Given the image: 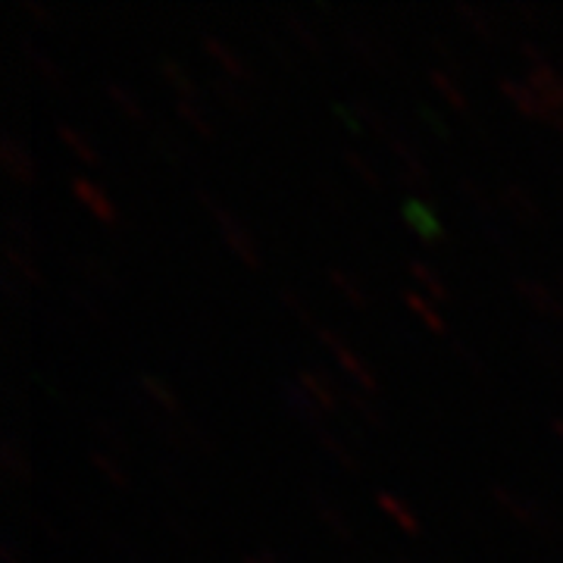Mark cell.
I'll return each mask as SVG.
<instances>
[{
  "instance_id": "1",
  "label": "cell",
  "mask_w": 563,
  "mask_h": 563,
  "mask_svg": "<svg viewBox=\"0 0 563 563\" xmlns=\"http://www.w3.org/2000/svg\"><path fill=\"white\" fill-rule=\"evenodd\" d=\"M195 195H198V201L210 210V217L217 220L222 239H225V244L235 251V257H239L242 263H247V266H257V263H261V257H257V247H254V242H251V235L244 232V225L239 222V217H235L229 207H222V203L217 201V195H210L207 188H195Z\"/></svg>"
},
{
  "instance_id": "2",
  "label": "cell",
  "mask_w": 563,
  "mask_h": 563,
  "mask_svg": "<svg viewBox=\"0 0 563 563\" xmlns=\"http://www.w3.org/2000/svg\"><path fill=\"white\" fill-rule=\"evenodd\" d=\"M342 41L347 44V51H354V57L369 69H383L385 63L395 57V47L379 32H366L354 22L342 25Z\"/></svg>"
},
{
  "instance_id": "3",
  "label": "cell",
  "mask_w": 563,
  "mask_h": 563,
  "mask_svg": "<svg viewBox=\"0 0 563 563\" xmlns=\"http://www.w3.org/2000/svg\"><path fill=\"white\" fill-rule=\"evenodd\" d=\"M66 263L79 273L81 279H88L98 288H107V291H122V279L117 276V269L110 263L98 257V254H88V251H69L66 254Z\"/></svg>"
},
{
  "instance_id": "4",
  "label": "cell",
  "mask_w": 563,
  "mask_h": 563,
  "mask_svg": "<svg viewBox=\"0 0 563 563\" xmlns=\"http://www.w3.org/2000/svg\"><path fill=\"white\" fill-rule=\"evenodd\" d=\"M317 335H320V342L325 344V347H332V354H335V361H339V366L344 369V376H351V379L361 385L366 395H373V391L379 388V385H376V379L369 376V369H366V366H363V363L357 361V357H354L347 347H344V342L339 339V335H335V332H332V329L317 325Z\"/></svg>"
},
{
  "instance_id": "5",
  "label": "cell",
  "mask_w": 563,
  "mask_h": 563,
  "mask_svg": "<svg viewBox=\"0 0 563 563\" xmlns=\"http://www.w3.org/2000/svg\"><path fill=\"white\" fill-rule=\"evenodd\" d=\"M514 288L523 295L526 301L532 303L539 313L544 317H551V320H563V301L561 295L551 288V285H544V282L532 279V276H514Z\"/></svg>"
},
{
  "instance_id": "6",
  "label": "cell",
  "mask_w": 563,
  "mask_h": 563,
  "mask_svg": "<svg viewBox=\"0 0 563 563\" xmlns=\"http://www.w3.org/2000/svg\"><path fill=\"white\" fill-rule=\"evenodd\" d=\"M201 47L210 54V57H213V60L220 63V69L225 73V76H232V79L242 81V85H247V88L254 85V73L247 69V63H244L242 57L225 44V41L217 38V35H210V32H203Z\"/></svg>"
},
{
  "instance_id": "7",
  "label": "cell",
  "mask_w": 563,
  "mask_h": 563,
  "mask_svg": "<svg viewBox=\"0 0 563 563\" xmlns=\"http://www.w3.org/2000/svg\"><path fill=\"white\" fill-rule=\"evenodd\" d=\"M279 391H282V401H285V407H288L298 420L307 422L310 429L322 426V407L313 401L307 391H303L298 379H282Z\"/></svg>"
},
{
  "instance_id": "8",
  "label": "cell",
  "mask_w": 563,
  "mask_h": 563,
  "mask_svg": "<svg viewBox=\"0 0 563 563\" xmlns=\"http://www.w3.org/2000/svg\"><path fill=\"white\" fill-rule=\"evenodd\" d=\"M488 495L495 498L498 507H504L517 523H526V526H536L539 520V501H529V498H520V495H514L507 485L501 483H492L488 485Z\"/></svg>"
},
{
  "instance_id": "9",
  "label": "cell",
  "mask_w": 563,
  "mask_h": 563,
  "mask_svg": "<svg viewBox=\"0 0 563 563\" xmlns=\"http://www.w3.org/2000/svg\"><path fill=\"white\" fill-rule=\"evenodd\" d=\"M210 88H213V95H217L222 103H229L232 110H239L244 117H254V98H251L247 85L235 81L232 76H225V73H217V76H210Z\"/></svg>"
},
{
  "instance_id": "10",
  "label": "cell",
  "mask_w": 563,
  "mask_h": 563,
  "mask_svg": "<svg viewBox=\"0 0 563 563\" xmlns=\"http://www.w3.org/2000/svg\"><path fill=\"white\" fill-rule=\"evenodd\" d=\"M0 163L7 166V173L16 181H32V176H35L29 151L13 135H0Z\"/></svg>"
},
{
  "instance_id": "11",
  "label": "cell",
  "mask_w": 563,
  "mask_h": 563,
  "mask_svg": "<svg viewBox=\"0 0 563 563\" xmlns=\"http://www.w3.org/2000/svg\"><path fill=\"white\" fill-rule=\"evenodd\" d=\"M498 195H501V201L520 217V220L529 222H539L542 220V210H539V201L532 198V191L520 185V181H501V188H498Z\"/></svg>"
},
{
  "instance_id": "12",
  "label": "cell",
  "mask_w": 563,
  "mask_h": 563,
  "mask_svg": "<svg viewBox=\"0 0 563 563\" xmlns=\"http://www.w3.org/2000/svg\"><path fill=\"white\" fill-rule=\"evenodd\" d=\"M273 13H276V20L282 22V29H285V32H291V35L301 41L310 54H322L320 35L310 29V22L303 20L298 10H291V7H273Z\"/></svg>"
},
{
  "instance_id": "13",
  "label": "cell",
  "mask_w": 563,
  "mask_h": 563,
  "mask_svg": "<svg viewBox=\"0 0 563 563\" xmlns=\"http://www.w3.org/2000/svg\"><path fill=\"white\" fill-rule=\"evenodd\" d=\"M498 85H501L504 95L517 103L520 110H523L526 117H536V120H542L544 103H542V98H539V91H536L529 81H517V79H510V76H501V79H498Z\"/></svg>"
},
{
  "instance_id": "14",
  "label": "cell",
  "mask_w": 563,
  "mask_h": 563,
  "mask_svg": "<svg viewBox=\"0 0 563 563\" xmlns=\"http://www.w3.org/2000/svg\"><path fill=\"white\" fill-rule=\"evenodd\" d=\"M66 301L73 303L76 310H81L85 317L91 322H110V313H107V307H103V301L85 285V282H69L66 285Z\"/></svg>"
},
{
  "instance_id": "15",
  "label": "cell",
  "mask_w": 563,
  "mask_h": 563,
  "mask_svg": "<svg viewBox=\"0 0 563 563\" xmlns=\"http://www.w3.org/2000/svg\"><path fill=\"white\" fill-rule=\"evenodd\" d=\"M69 188L76 191V198H79V201L85 203L98 220L103 222L113 220V203L107 201V195H103L95 181H88L85 176H69Z\"/></svg>"
},
{
  "instance_id": "16",
  "label": "cell",
  "mask_w": 563,
  "mask_h": 563,
  "mask_svg": "<svg viewBox=\"0 0 563 563\" xmlns=\"http://www.w3.org/2000/svg\"><path fill=\"white\" fill-rule=\"evenodd\" d=\"M454 13L461 16L479 38L492 41L495 38V20H492V10L488 7H483V3H476V0H454Z\"/></svg>"
},
{
  "instance_id": "17",
  "label": "cell",
  "mask_w": 563,
  "mask_h": 563,
  "mask_svg": "<svg viewBox=\"0 0 563 563\" xmlns=\"http://www.w3.org/2000/svg\"><path fill=\"white\" fill-rule=\"evenodd\" d=\"M426 79L432 81V88H435V91H442L444 98L454 103L461 113H466L470 120H476V117H473V107H470L466 95L461 91V85H457V79H454L448 69H442V66H429V69H426Z\"/></svg>"
},
{
  "instance_id": "18",
  "label": "cell",
  "mask_w": 563,
  "mask_h": 563,
  "mask_svg": "<svg viewBox=\"0 0 563 563\" xmlns=\"http://www.w3.org/2000/svg\"><path fill=\"white\" fill-rule=\"evenodd\" d=\"M295 379L301 383V388L320 404L322 410H335V388L329 383V376H322L320 369H298Z\"/></svg>"
},
{
  "instance_id": "19",
  "label": "cell",
  "mask_w": 563,
  "mask_h": 563,
  "mask_svg": "<svg viewBox=\"0 0 563 563\" xmlns=\"http://www.w3.org/2000/svg\"><path fill=\"white\" fill-rule=\"evenodd\" d=\"M523 339L526 344H529V347H532V351L548 363V366H554V369L561 366V344L554 342V335H551L548 329L536 325V322H529V325L523 329Z\"/></svg>"
},
{
  "instance_id": "20",
  "label": "cell",
  "mask_w": 563,
  "mask_h": 563,
  "mask_svg": "<svg viewBox=\"0 0 563 563\" xmlns=\"http://www.w3.org/2000/svg\"><path fill=\"white\" fill-rule=\"evenodd\" d=\"M313 435H317V444H320L322 451H325L332 461L339 463L342 470H347V473H357V470H361V463H357V457H354V451H351L339 435H332L325 426H317V429H313Z\"/></svg>"
},
{
  "instance_id": "21",
  "label": "cell",
  "mask_w": 563,
  "mask_h": 563,
  "mask_svg": "<svg viewBox=\"0 0 563 563\" xmlns=\"http://www.w3.org/2000/svg\"><path fill=\"white\" fill-rule=\"evenodd\" d=\"M310 501H313V507H317V514L322 517V523L329 526L342 542H351L354 539V532H351V526H347V520H344V514L335 507V504L329 501L322 492H317V488H310Z\"/></svg>"
},
{
  "instance_id": "22",
  "label": "cell",
  "mask_w": 563,
  "mask_h": 563,
  "mask_svg": "<svg viewBox=\"0 0 563 563\" xmlns=\"http://www.w3.org/2000/svg\"><path fill=\"white\" fill-rule=\"evenodd\" d=\"M0 466L7 470V476H13V479H29V473H32V466H29V457H25V451H22L16 439L7 432L3 439H0Z\"/></svg>"
},
{
  "instance_id": "23",
  "label": "cell",
  "mask_w": 563,
  "mask_h": 563,
  "mask_svg": "<svg viewBox=\"0 0 563 563\" xmlns=\"http://www.w3.org/2000/svg\"><path fill=\"white\" fill-rule=\"evenodd\" d=\"M3 266L7 269H13L16 276L22 279V285L25 282H32V285H38L41 276H38V266L32 263V257H29V251L25 247H20V244H13V242H3Z\"/></svg>"
},
{
  "instance_id": "24",
  "label": "cell",
  "mask_w": 563,
  "mask_h": 563,
  "mask_svg": "<svg viewBox=\"0 0 563 563\" xmlns=\"http://www.w3.org/2000/svg\"><path fill=\"white\" fill-rule=\"evenodd\" d=\"M157 69H161L163 79L176 88V95H185V98H198V85L188 79L185 66H181L176 57H166V54H161V57H157Z\"/></svg>"
},
{
  "instance_id": "25",
  "label": "cell",
  "mask_w": 563,
  "mask_h": 563,
  "mask_svg": "<svg viewBox=\"0 0 563 563\" xmlns=\"http://www.w3.org/2000/svg\"><path fill=\"white\" fill-rule=\"evenodd\" d=\"M344 398L351 401V407L357 410V417H361L369 429H385V417H383V410H379V404L369 401V395H366L363 388H351V383H347V388H344Z\"/></svg>"
},
{
  "instance_id": "26",
  "label": "cell",
  "mask_w": 563,
  "mask_h": 563,
  "mask_svg": "<svg viewBox=\"0 0 563 563\" xmlns=\"http://www.w3.org/2000/svg\"><path fill=\"white\" fill-rule=\"evenodd\" d=\"M461 191L466 195V201L476 207L479 220H483V217H495V213H498V210H495V201L488 198V191L483 188V181L476 179L470 169H463L461 173Z\"/></svg>"
},
{
  "instance_id": "27",
  "label": "cell",
  "mask_w": 563,
  "mask_h": 563,
  "mask_svg": "<svg viewBox=\"0 0 563 563\" xmlns=\"http://www.w3.org/2000/svg\"><path fill=\"white\" fill-rule=\"evenodd\" d=\"M176 113L181 120L188 122L191 129H198L203 139H213V125H210V117L203 113V107L198 98H185V95H176Z\"/></svg>"
},
{
  "instance_id": "28",
  "label": "cell",
  "mask_w": 563,
  "mask_h": 563,
  "mask_svg": "<svg viewBox=\"0 0 563 563\" xmlns=\"http://www.w3.org/2000/svg\"><path fill=\"white\" fill-rule=\"evenodd\" d=\"M3 229H7V242L20 244L25 251L35 247V232H32V225H29V220L22 217L20 210H13V207L3 210Z\"/></svg>"
},
{
  "instance_id": "29",
  "label": "cell",
  "mask_w": 563,
  "mask_h": 563,
  "mask_svg": "<svg viewBox=\"0 0 563 563\" xmlns=\"http://www.w3.org/2000/svg\"><path fill=\"white\" fill-rule=\"evenodd\" d=\"M401 213H404V220L410 222V225L420 232L422 239H435V235H439V222H435L432 210H429L422 201H404Z\"/></svg>"
},
{
  "instance_id": "30",
  "label": "cell",
  "mask_w": 563,
  "mask_h": 563,
  "mask_svg": "<svg viewBox=\"0 0 563 563\" xmlns=\"http://www.w3.org/2000/svg\"><path fill=\"white\" fill-rule=\"evenodd\" d=\"M139 385L141 391L151 398V401L161 407L163 413H179V401H176V395L166 388V383H161L157 376H151V373H139Z\"/></svg>"
},
{
  "instance_id": "31",
  "label": "cell",
  "mask_w": 563,
  "mask_h": 563,
  "mask_svg": "<svg viewBox=\"0 0 563 563\" xmlns=\"http://www.w3.org/2000/svg\"><path fill=\"white\" fill-rule=\"evenodd\" d=\"M54 125H57V135L66 141V147H69L81 163H88V166H101V157H98V154H95V147H91V144L76 132V125H69L66 120H57Z\"/></svg>"
},
{
  "instance_id": "32",
  "label": "cell",
  "mask_w": 563,
  "mask_h": 563,
  "mask_svg": "<svg viewBox=\"0 0 563 563\" xmlns=\"http://www.w3.org/2000/svg\"><path fill=\"white\" fill-rule=\"evenodd\" d=\"M20 51H22V54H25V60H29V63H32V66H35V69H38L41 79L51 81V85H60V66L51 60V57H47V54L41 51L35 41L20 38Z\"/></svg>"
},
{
  "instance_id": "33",
  "label": "cell",
  "mask_w": 563,
  "mask_h": 563,
  "mask_svg": "<svg viewBox=\"0 0 563 563\" xmlns=\"http://www.w3.org/2000/svg\"><path fill=\"white\" fill-rule=\"evenodd\" d=\"M376 504L383 507L385 514H388V517H391L395 523L401 526L407 536H417V532H420V523H417V517H413V514H410V510H407V507H404V504L398 501V498H395L391 492H376Z\"/></svg>"
},
{
  "instance_id": "34",
  "label": "cell",
  "mask_w": 563,
  "mask_h": 563,
  "mask_svg": "<svg viewBox=\"0 0 563 563\" xmlns=\"http://www.w3.org/2000/svg\"><path fill=\"white\" fill-rule=\"evenodd\" d=\"M101 85H103V91H107V98L117 103L120 110H125V113H129L132 120H139V122L147 120V117H144V110H141L139 98H135V95H132V91H129V88H125L122 81L103 79Z\"/></svg>"
},
{
  "instance_id": "35",
  "label": "cell",
  "mask_w": 563,
  "mask_h": 563,
  "mask_svg": "<svg viewBox=\"0 0 563 563\" xmlns=\"http://www.w3.org/2000/svg\"><path fill=\"white\" fill-rule=\"evenodd\" d=\"M325 279L332 282V285H335V288H339V291H342L344 298L354 303V307H366V303H369V298H366V291L357 285V279H354V276H347V273L339 269V266H329V269H325Z\"/></svg>"
},
{
  "instance_id": "36",
  "label": "cell",
  "mask_w": 563,
  "mask_h": 563,
  "mask_svg": "<svg viewBox=\"0 0 563 563\" xmlns=\"http://www.w3.org/2000/svg\"><path fill=\"white\" fill-rule=\"evenodd\" d=\"M88 426H91V432H95L107 448H113L117 454H129V439L122 435V429L117 422L107 420V417H95Z\"/></svg>"
},
{
  "instance_id": "37",
  "label": "cell",
  "mask_w": 563,
  "mask_h": 563,
  "mask_svg": "<svg viewBox=\"0 0 563 563\" xmlns=\"http://www.w3.org/2000/svg\"><path fill=\"white\" fill-rule=\"evenodd\" d=\"M407 273L413 276V279L420 282L422 288H426V295L432 298V301H444L448 298V288L442 285V279L426 266L422 261H407Z\"/></svg>"
},
{
  "instance_id": "38",
  "label": "cell",
  "mask_w": 563,
  "mask_h": 563,
  "mask_svg": "<svg viewBox=\"0 0 563 563\" xmlns=\"http://www.w3.org/2000/svg\"><path fill=\"white\" fill-rule=\"evenodd\" d=\"M166 529H169L181 544H191V548H201L203 544L201 526H195L188 517H181V514H166Z\"/></svg>"
},
{
  "instance_id": "39",
  "label": "cell",
  "mask_w": 563,
  "mask_h": 563,
  "mask_svg": "<svg viewBox=\"0 0 563 563\" xmlns=\"http://www.w3.org/2000/svg\"><path fill=\"white\" fill-rule=\"evenodd\" d=\"M313 185L320 188V195L325 198V203H329V207H335L339 213L347 207V203H344V191L339 188V181L332 179L325 169H313Z\"/></svg>"
},
{
  "instance_id": "40",
  "label": "cell",
  "mask_w": 563,
  "mask_h": 563,
  "mask_svg": "<svg viewBox=\"0 0 563 563\" xmlns=\"http://www.w3.org/2000/svg\"><path fill=\"white\" fill-rule=\"evenodd\" d=\"M429 47H432V51H435V54L442 57L444 69H448V73H451L454 79L466 73V66H463L461 57L454 54V47H451V44H448V41H444L442 35H439V32H432V35H429Z\"/></svg>"
},
{
  "instance_id": "41",
  "label": "cell",
  "mask_w": 563,
  "mask_h": 563,
  "mask_svg": "<svg viewBox=\"0 0 563 563\" xmlns=\"http://www.w3.org/2000/svg\"><path fill=\"white\" fill-rule=\"evenodd\" d=\"M404 301H407V307H410V310H413V313H417V317H420V320L426 322L432 332H444L442 317H439V313H435V310L426 303V298H422V295H417V291H404Z\"/></svg>"
},
{
  "instance_id": "42",
  "label": "cell",
  "mask_w": 563,
  "mask_h": 563,
  "mask_svg": "<svg viewBox=\"0 0 563 563\" xmlns=\"http://www.w3.org/2000/svg\"><path fill=\"white\" fill-rule=\"evenodd\" d=\"M344 163H347V166H351V169H354V173H357V176H361V179L366 181L369 188L383 191V179L376 176V169H373V166H369V161H366V157H361L357 151L344 147Z\"/></svg>"
},
{
  "instance_id": "43",
  "label": "cell",
  "mask_w": 563,
  "mask_h": 563,
  "mask_svg": "<svg viewBox=\"0 0 563 563\" xmlns=\"http://www.w3.org/2000/svg\"><path fill=\"white\" fill-rule=\"evenodd\" d=\"M279 301L298 317L301 322H307V325H317V320H313V313H310V307L303 303V298L291 288V285H279Z\"/></svg>"
},
{
  "instance_id": "44",
  "label": "cell",
  "mask_w": 563,
  "mask_h": 563,
  "mask_svg": "<svg viewBox=\"0 0 563 563\" xmlns=\"http://www.w3.org/2000/svg\"><path fill=\"white\" fill-rule=\"evenodd\" d=\"M88 457H91V463H95V466L101 470V476H103V479H107V483L120 485V488H122V485H129V479H125V473H122L120 466L110 461L107 454H103L101 448H91V451H88Z\"/></svg>"
},
{
  "instance_id": "45",
  "label": "cell",
  "mask_w": 563,
  "mask_h": 563,
  "mask_svg": "<svg viewBox=\"0 0 563 563\" xmlns=\"http://www.w3.org/2000/svg\"><path fill=\"white\" fill-rule=\"evenodd\" d=\"M451 347H454V354H457V357H461V361L470 366V373H473L476 379L488 383V369H485L483 357H479V354H476V351H473L470 344L461 342V339H451Z\"/></svg>"
},
{
  "instance_id": "46",
  "label": "cell",
  "mask_w": 563,
  "mask_h": 563,
  "mask_svg": "<svg viewBox=\"0 0 563 563\" xmlns=\"http://www.w3.org/2000/svg\"><path fill=\"white\" fill-rule=\"evenodd\" d=\"M154 147H157L161 154H166L169 161H181V157H185V151H188V147H185V141L176 139V135H173V132H166V129H157V132H154Z\"/></svg>"
},
{
  "instance_id": "47",
  "label": "cell",
  "mask_w": 563,
  "mask_h": 563,
  "mask_svg": "<svg viewBox=\"0 0 563 563\" xmlns=\"http://www.w3.org/2000/svg\"><path fill=\"white\" fill-rule=\"evenodd\" d=\"M20 276L13 273V269H0V291H3V298L7 303H20L22 301V285H20Z\"/></svg>"
},
{
  "instance_id": "48",
  "label": "cell",
  "mask_w": 563,
  "mask_h": 563,
  "mask_svg": "<svg viewBox=\"0 0 563 563\" xmlns=\"http://www.w3.org/2000/svg\"><path fill=\"white\" fill-rule=\"evenodd\" d=\"M47 325H54V332L63 335V339H76V335H79V322L69 320V317H63V313H57V310L47 317Z\"/></svg>"
},
{
  "instance_id": "49",
  "label": "cell",
  "mask_w": 563,
  "mask_h": 563,
  "mask_svg": "<svg viewBox=\"0 0 563 563\" xmlns=\"http://www.w3.org/2000/svg\"><path fill=\"white\" fill-rule=\"evenodd\" d=\"M20 7L41 25H54V13H51V7H44L41 0H20Z\"/></svg>"
},
{
  "instance_id": "50",
  "label": "cell",
  "mask_w": 563,
  "mask_h": 563,
  "mask_svg": "<svg viewBox=\"0 0 563 563\" xmlns=\"http://www.w3.org/2000/svg\"><path fill=\"white\" fill-rule=\"evenodd\" d=\"M517 51H520V54H523L526 60L532 63V66H544V51H542V44H536V41H529V38H523V41H517Z\"/></svg>"
},
{
  "instance_id": "51",
  "label": "cell",
  "mask_w": 563,
  "mask_h": 563,
  "mask_svg": "<svg viewBox=\"0 0 563 563\" xmlns=\"http://www.w3.org/2000/svg\"><path fill=\"white\" fill-rule=\"evenodd\" d=\"M25 520H29V523H35V529H41L44 536L57 539V529H54V523H51L47 517H41V514H35V510H25Z\"/></svg>"
},
{
  "instance_id": "52",
  "label": "cell",
  "mask_w": 563,
  "mask_h": 563,
  "mask_svg": "<svg viewBox=\"0 0 563 563\" xmlns=\"http://www.w3.org/2000/svg\"><path fill=\"white\" fill-rule=\"evenodd\" d=\"M0 563H29V561L22 558L20 548H16V544L7 542V539H3V542H0Z\"/></svg>"
},
{
  "instance_id": "53",
  "label": "cell",
  "mask_w": 563,
  "mask_h": 563,
  "mask_svg": "<svg viewBox=\"0 0 563 563\" xmlns=\"http://www.w3.org/2000/svg\"><path fill=\"white\" fill-rule=\"evenodd\" d=\"M242 563H285L273 548H261L257 554H244Z\"/></svg>"
},
{
  "instance_id": "54",
  "label": "cell",
  "mask_w": 563,
  "mask_h": 563,
  "mask_svg": "<svg viewBox=\"0 0 563 563\" xmlns=\"http://www.w3.org/2000/svg\"><path fill=\"white\" fill-rule=\"evenodd\" d=\"M510 10L526 22H532L536 16H539V13H536V7H532V3H526V0H514V3H510Z\"/></svg>"
},
{
  "instance_id": "55",
  "label": "cell",
  "mask_w": 563,
  "mask_h": 563,
  "mask_svg": "<svg viewBox=\"0 0 563 563\" xmlns=\"http://www.w3.org/2000/svg\"><path fill=\"white\" fill-rule=\"evenodd\" d=\"M335 113H339V117H342V120L351 125V129H357V113H354V107H351V103L339 101L335 103Z\"/></svg>"
},
{
  "instance_id": "56",
  "label": "cell",
  "mask_w": 563,
  "mask_h": 563,
  "mask_svg": "<svg viewBox=\"0 0 563 563\" xmlns=\"http://www.w3.org/2000/svg\"><path fill=\"white\" fill-rule=\"evenodd\" d=\"M420 117H422V120L432 122V129H435L439 135H444V122L439 120V113H435L432 107H426V103H420Z\"/></svg>"
},
{
  "instance_id": "57",
  "label": "cell",
  "mask_w": 563,
  "mask_h": 563,
  "mask_svg": "<svg viewBox=\"0 0 563 563\" xmlns=\"http://www.w3.org/2000/svg\"><path fill=\"white\" fill-rule=\"evenodd\" d=\"M548 426L554 429V435H558V439H563V417H551V420H548Z\"/></svg>"
},
{
  "instance_id": "58",
  "label": "cell",
  "mask_w": 563,
  "mask_h": 563,
  "mask_svg": "<svg viewBox=\"0 0 563 563\" xmlns=\"http://www.w3.org/2000/svg\"><path fill=\"white\" fill-rule=\"evenodd\" d=\"M554 285H558V291L563 295V269H554Z\"/></svg>"
},
{
  "instance_id": "59",
  "label": "cell",
  "mask_w": 563,
  "mask_h": 563,
  "mask_svg": "<svg viewBox=\"0 0 563 563\" xmlns=\"http://www.w3.org/2000/svg\"><path fill=\"white\" fill-rule=\"evenodd\" d=\"M395 563H410V561H404V558H401V561H395Z\"/></svg>"
},
{
  "instance_id": "60",
  "label": "cell",
  "mask_w": 563,
  "mask_h": 563,
  "mask_svg": "<svg viewBox=\"0 0 563 563\" xmlns=\"http://www.w3.org/2000/svg\"><path fill=\"white\" fill-rule=\"evenodd\" d=\"M129 563H141V561H129Z\"/></svg>"
}]
</instances>
